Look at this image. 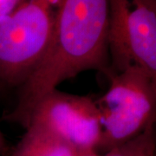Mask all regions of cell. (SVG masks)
Wrapping results in <instances>:
<instances>
[{
    "instance_id": "6da1fadb",
    "label": "cell",
    "mask_w": 156,
    "mask_h": 156,
    "mask_svg": "<svg viewBox=\"0 0 156 156\" xmlns=\"http://www.w3.org/2000/svg\"><path fill=\"white\" fill-rule=\"evenodd\" d=\"M60 0H22L0 23V89L21 87L53 34Z\"/></svg>"
},
{
    "instance_id": "7a4b0ae2",
    "label": "cell",
    "mask_w": 156,
    "mask_h": 156,
    "mask_svg": "<svg viewBox=\"0 0 156 156\" xmlns=\"http://www.w3.org/2000/svg\"><path fill=\"white\" fill-rule=\"evenodd\" d=\"M107 77L108 89L95 100L101 126V154L134 139L156 118V78L136 69Z\"/></svg>"
},
{
    "instance_id": "3957f363",
    "label": "cell",
    "mask_w": 156,
    "mask_h": 156,
    "mask_svg": "<svg viewBox=\"0 0 156 156\" xmlns=\"http://www.w3.org/2000/svg\"><path fill=\"white\" fill-rule=\"evenodd\" d=\"M111 74L136 69L156 78V0H108Z\"/></svg>"
},
{
    "instance_id": "277c9868",
    "label": "cell",
    "mask_w": 156,
    "mask_h": 156,
    "mask_svg": "<svg viewBox=\"0 0 156 156\" xmlns=\"http://www.w3.org/2000/svg\"><path fill=\"white\" fill-rule=\"evenodd\" d=\"M28 126L44 129L79 153L97 152L100 146V114L95 99L90 96L54 89L34 108L26 128Z\"/></svg>"
},
{
    "instance_id": "5b68a950",
    "label": "cell",
    "mask_w": 156,
    "mask_h": 156,
    "mask_svg": "<svg viewBox=\"0 0 156 156\" xmlns=\"http://www.w3.org/2000/svg\"><path fill=\"white\" fill-rule=\"evenodd\" d=\"M72 146L42 128L28 126L15 147L9 148L7 156H79Z\"/></svg>"
},
{
    "instance_id": "8992f818",
    "label": "cell",
    "mask_w": 156,
    "mask_h": 156,
    "mask_svg": "<svg viewBox=\"0 0 156 156\" xmlns=\"http://www.w3.org/2000/svg\"><path fill=\"white\" fill-rule=\"evenodd\" d=\"M155 123L122 145L114 147L102 156H156Z\"/></svg>"
},
{
    "instance_id": "52a82bcc",
    "label": "cell",
    "mask_w": 156,
    "mask_h": 156,
    "mask_svg": "<svg viewBox=\"0 0 156 156\" xmlns=\"http://www.w3.org/2000/svg\"><path fill=\"white\" fill-rule=\"evenodd\" d=\"M22 0H0V23L8 17Z\"/></svg>"
},
{
    "instance_id": "ba28073f",
    "label": "cell",
    "mask_w": 156,
    "mask_h": 156,
    "mask_svg": "<svg viewBox=\"0 0 156 156\" xmlns=\"http://www.w3.org/2000/svg\"><path fill=\"white\" fill-rule=\"evenodd\" d=\"M9 150V147L7 145L6 140L0 129V156H4Z\"/></svg>"
},
{
    "instance_id": "9c48e42d",
    "label": "cell",
    "mask_w": 156,
    "mask_h": 156,
    "mask_svg": "<svg viewBox=\"0 0 156 156\" xmlns=\"http://www.w3.org/2000/svg\"><path fill=\"white\" fill-rule=\"evenodd\" d=\"M79 156H102V154H101L96 151H89V152H85V153L80 154Z\"/></svg>"
},
{
    "instance_id": "30bf717a",
    "label": "cell",
    "mask_w": 156,
    "mask_h": 156,
    "mask_svg": "<svg viewBox=\"0 0 156 156\" xmlns=\"http://www.w3.org/2000/svg\"><path fill=\"white\" fill-rule=\"evenodd\" d=\"M4 156H7V154H5V155Z\"/></svg>"
}]
</instances>
